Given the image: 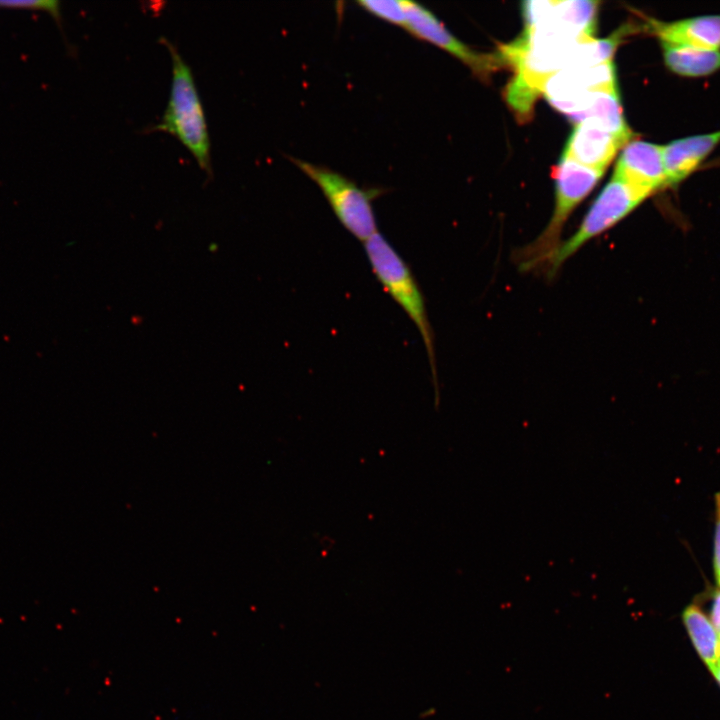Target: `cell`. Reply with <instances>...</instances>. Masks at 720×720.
<instances>
[{"instance_id":"6da1fadb","label":"cell","mask_w":720,"mask_h":720,"mask_svg":"<svg viewBox=\"0 0 720 720\" xmlns=\"http://www.w3.org/2000/svg\"><path fill=\"white\" fill-rule=\"evenodd\" d=\"M364 250L376 279L407 314L422 338L431 368L437 400L439 392L434 333L429 321L425 298L418 281L410 266L378 231L364 242Z\"/></svg>"},{"instance_id":"7a4b0ae2","label":"cell","mask_w":720,"mask_h":720,"mask_svg":"<svg viewBox=\"0 0 720 720\" xmlns=\"http://www.w3.org/2000/svg\"><path fill=\"white\" fill-rule=\"evenodd\" d=\"M160 41L171 55L172 82L167 108L154 130L177 137L192 153L199 167L210 176L209 132L192 71L171 42L165 38Z\"/></svg>"},{"instance_id":"3957f363","label":"cell","mask_w":720,"mask_h":720,"mask_svg":"<svg viewBox=\"0 0 720 720\" xmlns=\"http://www.w3.org/2000/svg\"><path fill=\"white\" fill-rule=\"evenodd\" d=\"M604 172L561 157L555 168V205L544 230L528 245L518 249L514 261L522 272H542L562 243V231L572 211L595 187Z\"/></svg>"},{"instance_id":"277c9868","label":"cell","mask_w":720,"mask_h":720,"mask_svg":"<svg viewBox=\"0 0 720 720\" xmlns=\"http://www.w3.org/2000/svg\"><path fill=\"white\" fill-rule=\"evenodd\" d=\"M289 158L320 188L335 216L354 237L365 242L377 232L373 201L383 195L384 188H363L329 167Z\"/></svg>"},{"instance_id":"5b68a950","label":"cell","mask_w":720,"mask_h":720,"mask_svg":"<svg viewBox=\"0 0 720 720\" xmlns=\"http://www.w3.org/2000/svg\"><path fill=\"white\" fill-rule=\"evenodd\" d=\"M645 199L644 195L613 175L590 206L576 231L567 240L562 241L542 273L548 278H553L562 265L585 244L612 228Z\"/></svg>"},{"instance_id":"8992f818","label":"cell","mask_w":720,"mask_h":720,"mask_svg":"<svg viewBox=\"0 0 720 720\" xmlns=\"http://www.w3.org/2000/svg\"><path fill=\"white\" fill-rule=\"evenodd\" d=\"M406 29L415 38L448 52L479 76H486L503 63L501 57L479 53L456 38L428 8L420 3L404 1Z\"/></svg>"},{"instance_id":"52a82bcc","label":"cell","mask_w":720,"mask_h":720,"mask_svg":"<svg viewBox=\"0 0 720 720\" xmlns=\"http://www.w3.org/2000/svg\"><path fill=\"white\" fill-rule=\"evenodd\" d=\"M613 175L646 198L666 187L662 145L629 141L622 147Z\"/></svg>"},{"instance_id":"ba28073f","label":"cell","mask_w":720,"mask_h":720,"mask_svg":"<svg viewBox=\"0 0 720 720\" xmlns=\"http://www.w3.org/2000/svg\"><path fill=\"white\" fill-rule=\"evenodd\" d=\"M572 121L591 120L620 138L625 144L633 140V132L623 115L617 89L588 92L574 100L553 105Z\"/></svg>"},{"instance_id":"9c48e42d","label":"cell","mask_w":720,"mask_h":720,"mask_svg":"<svg viewBox=\"0 0 720 720\" xmlns=\"http://www.w3.org/2000/svg\"><path fill=\"white\" fill-rule=\"evenodd\" d=\"M642 28L657 37L661 44L720 50V14L673 21L644 17Z\"/></svg>"},{"instance_id":"30bf717a","label":"cell","mask_w":720,"mask_h":720,"mask_svg":"<svg viewBox=\"0 0 720 720\" xmlns=\"http://www.w3.org/2000/svg\"><path fill=\"white\" fill-rule=\"evenodd\" d=\"M613 62L591 67L563 69L544 83L541 93L553 106L597 90L617 89Z\"/></svg>"},{"instance_id":"8fae6325","label":"cell","mask_w":720,"mask_h":720,"mask_svg":"<svg viewBox=\"0 0 720 720\" xmlns=\"http://www.w3.org/2000/svg\"><path fill=\"white\" fill-rule=\"evenodd\" d=\"M625 143L591 120L576 124L562 156L588 168L604 172Z\"/></svg>"},{"instance_id":"7c38bea8","label":"cell","mask_w":720,"mask_h":720,"mask_svg":"<svg viewBox=\"0 0 720 720\" xmlns=\"http://www.w3.org/2000/svg\"><path fill=\"white\" fill-rule=\"evenodd\" d=\"M720 144V130L679 138L662 145L666 187L688 178Z\"/></svg>"},{"instance_id":"4fadbf2b","label":"cell","mask_w":720,"mask_h":720,"mask_svg":"<svg viewBox=\"0 0 720 720\" xmlns=\"http://www.w3.org/2000/svg\"><path fill=\"white\" fill-rule=\"evenodd\" d=\"M665 66L682 77H705L720 71V50L661 44Z\"/></svg>"},{"instance_id":"5bb4252c","label":"cell","mask_w":720,"mask_h":720,"mask_svg":"<svg viewBox=\"0 0 720 720\" xmlns=\"http://www.w3.org/2000/svg\"><path fill=\"white\" fill-rule=\"evenodd\" d=\"M690 639L708 668L720 663V633L702 610L691 604L682 613Z\"/></svg>"},{"instance_id":"9a60e30c","label":"cell","mask_w":720,"mask_h":720,"mask_svg":"<svg viewBox=\"0 0 720 720\" xmlns=\"http://www.w3.org/2000/svg\"><path fill=\"white\" fill-rule=\"evenodd\" d=\"M356 3L369 14L385 22L403 28L405 26V3L402 0H358Z\"/></svg>"},{"instance_id":"2e32d148","label":"cell","mask_w":720,"mask_h":720,"mask_svg":"<svg viewBox=\"0 0 720 720\" xmlns=\"http://www.w3.org/2000/svg\"><path fill=\"white\" fill-rule=\"evenodd\" d=\"M0 8L44 10L49 12L58 23L61 19L58 1H0Z\"/></svg>"},{"instance_id":"e0dca14e","label":"cell","mask_w":720,"mask_h":720,"mask_svg":"<svg viewBox=\"0 0 720 720\" xmlns=\"http://www.w3.org/2000/svg\"><path fill=\"white\" fill-rule=\"evenodd\" d=\"M715 520L713 568L715 579L720 587V493L715 495Z\"/></svg>"},{"instance_id":"ac0fdd59","label":"cell","mask_w":720,"mask_h":720,"mask_svg":"<svg viewBox=\"0 0 720 720\" xmlns=\"http://www.w3.org/2000/svg\"><path fill=\"white\" fill-rule=\"evenodd\" d=\"M711 622L720 633V591H717L713 597Z\"/></svg>"},{"instance_id":"d6986e66","label":"cell","mask_w":720,"mask_h":720,"mask_svg":"<svg viewBox=\"0 0 720 720\" xmlns=\"http://www.w3.org/2000/svg\"><path fill=\"white\" fill-rule=\"evenodd\" d=\"M710 671L717 680V682L720 684V663L710 668Z\"/></svg>"}]
</instances>
